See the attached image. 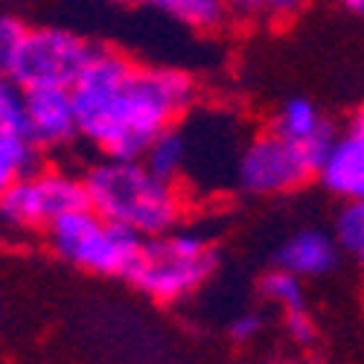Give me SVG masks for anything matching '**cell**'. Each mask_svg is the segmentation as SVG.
<instances>
[{"mask_svg": "<svg viewBox=\"0 0 364 364\" xmlns=\"http://www.w3.org/2000/svg\"><path fill=\"white\" fill-rule=\"evenodd\" d=\"M85 201L90 210L140 239L161 236L187 216V193L181 184L149 172L140 158L100 155L85 172Z\"/></svg>", "mask_w": 364, "mask_h": 364, "instance_id": "7a4b0ae2", "label": "cell"}, {"mask_svg": "<svg viewBox=\"0 0 364 364\" xmlns=\"http://www.w3.org/2000/svg\"><path fill=\"white\" fill-rule=\"evenodd\" d=\"M41 166V151L29 140L23 129L21 97L9 87L0 100V196H4L18 178Z\"/></svg>", "mask_w": 364, "mask_h": 364, "instance_id": "30bf717a", "label": "cell"}, {"mask_svg": "<svg viewBox=\"0 0 364 364\" xmlns=\"http://www.w3.org/2000/svg\"><path fill=\"white\" fill-rule=\"evenodd\" d=\"M262 326H265V318L257 309H242L228 321V336L236 344H248L262 336Z\"/></svg>", "mask_w": 364, "mask_h": 364, "instance_id": "ac0fdd59", "label": "cell"}, {"mask_svg": "<svg viewBox=\"0 0 364 364\" xmlns=\"http://www.w3.org/2000/svg\"><path fill=\"white\" fill-rule=\"evenodd\" d=\"M94 41L68 26L26 23L23 36L9 53L0 55L6 79L15 90L26 87H70L85 68Z\"/></svg>", "mask_w": 364, "mask_h": 364, "instance_id": "5b68a950", "label": "cell"}, {"mask_svg": "<svg viewBox=\"0 0 364 364\" xmlns=\"http://www.w3.org/2000/svg\"><path fill=\"white\" fill-rule=\"evenodd\" d=\"M286 329H289V336L297 344H312L315 341V321H312V315L306 309L286 315Z\"/></svg>", "mask_w": 364, "mask_h": 364, "instance_id": "d6986e66", "label": "cell"}, {"mask_svg": "<svg viewBox=\"0 0 364 364\" xmlns=\"http://www.w3.org/2000/svg\"><path fill=\"white\" fill-rule=\"evenodd\" d=\"M259 294L271 303V306H277L283 315L306 309V289H303V280L289 274L286 268H277V265L262 274Z\"/></svg>", "mask_w": 364, "mask_h": 364, "instance_id": "2e32d148", "label": "cell"}, {"mask_svg": "<svg viewBox=\"0 0 364 364\" xmlns=\"http://www.w3.org/2000/svg\"><path fill=\"white\" fill-rule=\"evenodd\" d=\"M341 248L336 236L323 228H300L289 233L274 254V265L286 268L289 274L306 280H321L338 268Z\"/></svg>", "mask_w": 364, "mask_h": 364, "instance_id": "9c48e42d", "label": "cell"}, {"mask_svg": "<svg viewBox=\"0 0 364 364\" xmlns=\"http://www.w3.org/2000/svg\"><path fill=\"white\" fill-rule=\"evenodd\" d=\"M70 100L79 140L108 158H140L151 137L196 108L198 82L184 68L137 65L126 53L94 44Z\"/></svg>", "mask_w": 364, "mask_h": 364, "instance_id": "6da1fadb", "label": "cell"}, {"mask_svg": "<svg viewBox=\"0 0 364 364\" xmlns=\"http://www.w3.org/2000/svg\"><path fill=\"white\" fill-rule=\"evenodd\" d=\"M268 129L277 132L280 137H286L289 143L306 149L309 155L318 158V164L338 134L336 126L326 119V114L306 97H291V100L280 102V108L274 111V117H271Z\"/></svg>", "mask_w": 364, "mask_h": 364, "instance_id": "7c38bea8", "label": "cell"}, {"mask_svg": "<svg viewBox=\"0 0 364 364\" xmlns=\"http://www.w3.org/2000/svg\"><path fill=\"white\" fill-rule=\"evenodd\" d=\"M318 172V158L280 137L277 132H259L242 140L230 178L239 193L251 198H277L306 187Z\"/></svg>", "mask_w": 364, "mask_h": 364, "instance_id": "8992f818", "label": "cell"}, {"mask_svg": "<svg viewBox=\"0 0 364 364\" xmlns=\"http://www.w3.org/2000/svg\"><path fill=\"white\" fill-rule=\"evenodd\" d=\"M47 248L73 268L94 277H129L143 239L102 219L87 204L68 210L47 230Z\"/></svg>", "mask_w": 364, "mask_h": 364, "instance_id": "277c9868", "label": "cell"}, {"mask_svg": "<svg viewBox=\"0 0 364 364\" xmlns=\"http://www.w3.org/2000/svg\"><path fill=\"white\" fill-rule=\"evenodd\" d=\"M129 4L151 9L181 26L196 29V33H219L230 21L225 0H129Z\"/></svg>", "mask_w": 364, "mask_h": 364, "instance_id": "5bb4252c", "label": "cell"}, {"mask_svg": "<svg viewBox=\"0 0 364 364\" xmlns=\"http://www.w3.org/2000/svg\"><path fill=\"white\" fill-rule=\"evenodd\" d=\"M347 129L364 137V105H361V108H358V111L353 114V119H350V126H347Z\"/></svg>", "mask_w": 364, "mask_h": 364, "instance_id": "44dd1931", "label": "cell"}, {"mask_svg": "<svg viewBox=\"0 0 364 364\" xmlns=\"http://www.w3.org/2000/svg\"><path fill=\"white\" fill-rule=\"evenodd\" d=\"M344 9H350L353 15H364V0H338Z\"/></svg>", "mask_w": 364, "mask_h": 364, "instance_id": "7402d4cb", "label": "cell"}, {"mask_svg": "<svg viewBox=\"0 0 364 364\" xmlns=\"http://www.w3.org/2000/svg\"><path fill=\"white\" fill-rule=\"evenodd\" d=\"M315 178L338 201L364 198V137L350 129L344 134H336L318 164Z\"/></svg>", "mask_w": 364, "mask_h": 364, "instance_id": "8fae6325", "label": "cell"}, {"mask_svg": "<svg viewBox=\"0 0 364 364\" xmlns=\"http://www.w3.org/2000/svg\"><path fill=\"white\" fill-rule=\"evenodd\" d=\"M23 129L38 146L41 155L47 151H65L79 140V123L70 100V87H26L18 90Z\"/></svg>", "mask_w": 364, "mask_h": 364, "instance_id": "ba28073f", "label": "cell"}, {"mask_svg": "<svg viewBox=\"0 0 364 364\" xmlns=\"http://www.w3.org/2000/svg\"><path fill=\"white\" fill-rule=\"evenodd\" d=\"M140 161L146 164L149 172H155L164 181H172V184H181L190 172V137L187 129L169 126L161 134H155L146 149L140 151Z\"/></svg>", "mask_w": 364, "mask_h": 364, "instance_id": "4fadbf2b", "label": "cell"}, {"mask_svg": "<svg viewBox=\"0 0 364 364\" xmlns=\"http://www.w3.org/2000/svg\"><path fill=\"white\" fill-rule=\"evenodd\" d=\"M329 233L336 236L341 257H350L364 268V198L341 201V210L336 213Z\"/></svg>", "mask_w": 364, "mask_h": 364, "instance_id": "9a60e30c", "label": "cell"}, {"mask_svg": "<svg viewBox=\"0 0 364 364\" xmlns=\"http://www.w3.org/2000/svg\"><path fill=\"white\" fill-rule=\"evenodd\" d=\"M23 29H26V21L6 12V15H0V55L9 53L15 47V41L23 36Z\"/></svg>", "mask_w": 364, "mask_h": 364, "instance_id": "ffe728a7", "label": "cell"}, {"mask_svg": "<svg viewBox=\"0 0 364 364\" xmlns=\"http://www.w3.org/2000/svg\"><path fill=\"white\" fill-rule=\"evenodd\" d=\"M87 204L82 175L38 166L0 196V228L9 233H44L58 216Z\"/></svg>", "mask_w": 364, "mask_h": 364, "instance_id": "52a82bcc", "label": "cell"}, {"mask_svg": "<svg viewBox=\"0 0 364 364\" xmlns=\"http://www.w3.org/2000/svg\"><path fill=\"white\" fill-rule=\"evenodd\" d=\"M12 85H9V79H6V70H4V62H0V100H4V94L9 90Z\"/></svg>", "mask_w": 364, "mask_h": 364, "instance_id": "603a6c76", "label": "cell"}, {"mask_svg": "<svg viewBox=\"0 0 364 364\" xmlns=\"http://www.w3.org/2000/svg\"><path fill=\"white\" fill-rule=\"evenodd\" d=\"M230 18L245 23H286L291 21L306 0H225Z\"/></svg>", "mask_w": 364, "mask_h": 364, "instance_id": "e0dca14e", "label": "cell"}, {"mask_svg": "<svg viewBox=\"0 0 364 364\" xmlns=\"http://www.w3.org/2000/svg\"><path fill=\"white\" fill-rule=\"evenodd\" d=\"M216 265L219 254L213 239L198 228L178 225L161 236L143 239L129 280L155 303H181L207 286Z\"/></svg>", "mask_w": 364, "mask_h": 364, "instance_id": "3957f363", "label": "cell"}]
</instances>
